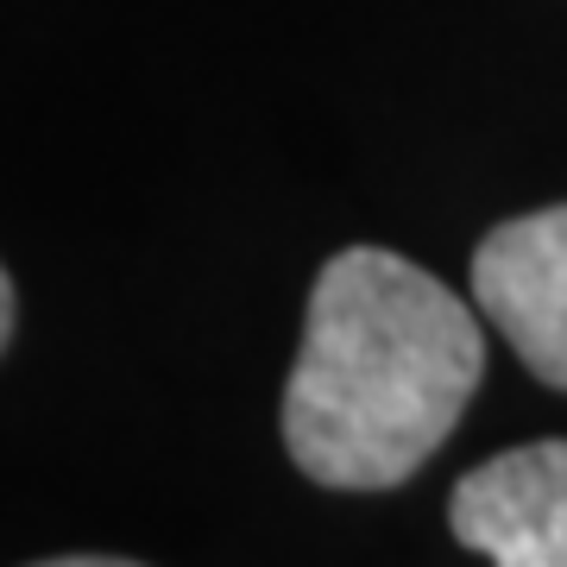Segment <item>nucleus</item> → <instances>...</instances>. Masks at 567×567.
Wrapping results in <instances>:
<instances>
[{
    "label": "nucleus",
    "mask_w": 567,
    "mask_h": 567,
    "mask_svg": "<svg viewBox=\"0 0 567 567\" xmlns=\"http://www.w3.org/2000/svg\"><path fill=\"white\" fill-rule=\"evenodd\" d=\"M480 372V322L442 278L385 246H347L309 290L303 353L284 385V447L316 486H404L454 435Z\"/></svg>",
    "instance_id": "obj_1"
},
{
    "label": "nucleus",
    "mask_w": 567,
    "mask_h": 567,
    "mask_svg": "<svg viewBox=\"0 0 567 567\" xmlns=\"http://www.w3.org/2000/svg\"><path fill=\"white\" fill-rule=\"evenodd\" d=\"M473 303L543 385L567 391V203L492 227L473 252Z\"/></svg>",
    "instance_id": "obj_2"
},
{
    "label": "nucleus",
    "mask_w": 567,
    "mask_h": 567,
    "mask_svg": "<svg viewBox=\"0 0 567 567\" xmlns=\"http://www.w3.org/2000/svg\"><path fill=\"white\" fill-rule=\"evenodd\" d=\"M447 529L492 567H567V442H529L473 466Z\"/></svg>",
    "instance_id": "obj_3"
},
{
    "label": "nucleus",
    "mask_w": 567,
    "mask_h": 567,
    "mask_svg": "<svg viewBox=\"0 0 567 567\" xmlns=\"http://www.w3.org/2000/svg\"><path fill=\"white\" fill-rule=\"evenodd\" d=\"M32 567H140V561H121V555H58V561H32Z\"/></svg>",
    "instance_id": "obj_4"
},
{
    "label": "nucleus",
    "mask_w": 567,
    "mask_h": 567,
    "mask_svg": "<svg viewBox=\"0 0 567 567\" xmlns=\"http://www.w3.org/2000/svg\"><path fill=\"white\" fill-rule=\"evenodd\" d=\"M13 341V278H7V265H0V353Z\"/></svg>",
    "instance_id": "obj_5"
}]
</instances>
